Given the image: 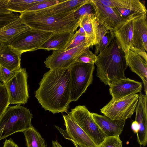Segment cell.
<instances>
[{
  "instance_id": "cell-31",
  "label": "cell",
  "mask_w": 147,
  "mask_h": 147,
  "mask_svg": "<svg viewBox=\"0 0 147 147\" xmlns=\"http://www.w3.org/2000/svg\"><path fill=\"white\" fill-rule=\"evenodd\" d=\"M87 48L80 55L76 62L83 63L94 65L97 60V55L93 53L89 49Z\"/></svg>"
},
{
  "instance_id": "cell-36",
  "label": "cell",
  "mask_w": 147,
  "mask_h": 147,
  "mask_svg": "<svg viewBox=\"0 0 147 147\" xmlns=\"http://www.w3.org/2000/svg\"><path fill=\"white\" fill-rule=\"evenodd\" d=\"M17 72L11 71L1 66V76L0 77V81L3 84H5L14 76Z\"/></svg>"
},
{
  "instance_id": "cell-40",
  "label": "cell",
  "mask_w": 147,
  "mask_h": 147,
  "mask_svg": "<svg viewBox=\"0 0 147 147\" xmlns=\"http://www.w3.org/2000/svg\"><path fill=\"white\" fill-rule=\"evenodd\" d=\"M131 127L134 132L137 134L139 130V127L138 123L136 121H134L132 122Z\"/></svg>"
},
{
  "instance_id": "cell-30",
  "label": "cell",
  "mask_w": 147,
  "mask_h": 147,
  "mask_svg": "<svg viewBox=\"0 0 147 147\" xmlns=\"http://www.w3.org/2000/svg\"><path fill=\"white\" fill-rule=\"evenodd\" d=\"M86 15H95L94 9L92 2L86 4L79 7L75 12L74 16L76 20L80 21L82 17Z\"/></svg>"
},
{
  "instance_id": "cell-16",
  "label": "cell",
  "mask_w": 147,
  "mask_h": 147,
  "mask_svg": "<svg viewBox=\"0 0 147 147\" xmlns=\"http://www.w3.org/2000/svg\"><path fill=\"white\" fill-rule=\"evenodd\" d=\"M127 66L142 79L144 91L147 93V63L138 54L129 49L125 53Z\"/></svg>"
},
{
  "instance_id": "cell-4",
  "label": "cell",
  "mask_w": 147,
  "mask_h": 147,
  "mask_svg": "<svg viewBox=\"0 0 147 147\" xmlns=\"http://www.w3.org/2000/svg\"><path fill=\"white\" fill-rule=\"evenodd\" d=\"M32 116L29 109L20 105L8 106L0 118V140L29 128Z\"/></svg>"
},
{
  "instance_id": "cell-5",
  "label": "cell",
  "mask_w": 147,
  "mask_h": 147,
  "mask_svg": "<svg viewBox=\"0 0 147 147\" xmlns=\"http://www.w3.org/2000/svg\"><path fill=\"white\" fill-rule=\"evenodd\" d=\"M71 75V102L78 100L92 83L94 65L76 62L70 67Z\"/></svg>"
},
{
  "instance_id": "cell-24",
  "label": "cell",
  "mask_w": 147,
  "mask_h": 147,
  "mask_svg": "<svg viewBox=\"0 0 147 147\" xmlns=\"http://www.w3.org/2000/svg\"><path fill=\"white\" fill-rule=\"evenodd\" d=\"M95 54L98 55L110 45L115 38L113 31L97 22L96 29Z\"/></svg>"
},
{
  "instance_id": "cell-7",
  "label": "cell",
  "mask_w": 147,
  "mask_h": 147,
  "mask_svg": "<svg viewBox=\"0 0 147 147\" xmlns=\"http://www.w3.org/2000/svg\"><path fill=\"white\" fill-rule=\"evenodd\" d=\"M139 94H136L118 100H111L100 109L105 116L113 120L130 118L135 112Z\"/></svg>"
},
{
  "instance_id": "cell-38",
  "label": "cell",
  "mask_w": 147,
  "mask_h": 147,
  "mask_svg": "<svg viewBox=\"0 0 147 147\" xmlns=\"http://www.w3.org/2000/svg\"><path fill=\"white\" fill-rule=\"evenodd\" d=\"M129 49L140 55L147 63V53L144 48L137 49L131 47Z\"/></svg>"
},
{
  "instance_id": "cell-33",
  "label": "cell",
  "mask_w": 147,
  "mask_h": 147,
  "mask_svg": "<svg viewBox=\"0 0 147 147\" xmlns=\"http://www.w3.org/2000/svg\"><path fill=\"white\" fill-rule=\"evenodd\" d=\"M99 147H122L119 136L107 137Z\"/></svg>"
},
{
  "instance_id": "cell-39",
  "label": "cell",
  "mask_w": 147,
  "mask_h": 147,
  "mask_svg": "<svg viewBox=\"0 0 147 147\" xmlns=\"http://www.w3.org/2000/svg\"><path fill=\"white\" fill-rule=\"evenodd\" d=\"M3 147H18V146L12 138H10L9 140H5L3 142Z\"/></svg>"
},
{
  "instance_id": "cell-37",
  "label": "cell",
  "mask_w": 147,
  "mask_h": 147,
  "mask_svg": "<svg viewBox=\"0 0 147 147\" xmlns=\"http://www.w3.org/2000/svg\"><path fill=\"white\" fill-rule=\"evenodd\" d=\"M9 0H0V13H9L12 12L7 9Z\"/></svg>"
},
{
  "instance_id": "cell-3",
  "label": "cell",
  "mask_w": 147,
  "mask_h": 147,
  "mask_svg": "<svg viewBox=\"0 0 147 147\" xmlns=\"http://www.w3.org/2000/svg\"><path fill=\"white\" fill-rule=\"evenodd\" d=\"M76 11L53 15L26 11L20 13L19 17L24 24L31 29L53 33L74 32L80 24V21L74 17Z\"/></svg>"
},
{
  "instance_id": "cell-18",
  "label": "cell",
  "mask_w": 147,
  "mask_h": 147,
  "mask_svg": "<svg viewBox=\"0 0 147 147\" xmlns=\"http://www.w3.org/2000/svg\"><path fill=\"white\" fill-rule=\"evenodd\" d=\"M131 47L137 49L144 48L147 51V14L136 18L133 20Z\"/></svg>"
},
{
  "instance_id": "cell-20",
  "label": "cell",
  "mask_w": 147,
  "mask_h": 147,
  "mask_svg": "<svg viewBox=\"0 0 147 147\" xmlns=\"http://www.w3.org/2000/svg\"><path fill=\"white\" fill-rule=\"evenodd\" d=\"M91 2V0H66L52 6L33 12L49 15L63 14L76 10L82 5Z\"/></svg>"
},
{
  "instance_id": "cell-8",
  "label": "cell",
  "mask_w": 147,
  "mask_h": 147,
  "mask_svg": "<svg viewBox=\"0 0 147 147\" xmlns=\"http://www.w3.org/2000/svg\"><path fill=\"white\" fill-rule=\"evenodd\" d=\"M53 33L31 28L19 35L9 46L21 55L25 52L39 49Z\"/></svg>"
},
{
  "instance_id": "cell-14",
  "label": "cell",
  "mask_w": 147,
  "mask_h": 147,
  "mask_svg": "<svg viewBox=\"0 0 147 147\" xmlns=\"http://www.w3.org/2000/svg\"><path fill=\"white\" fill-rule=\"evenodd\" d=\"M147 93L139 94L138 100L136 109L135 121L138 123L139 130L136 134L138 143L145 146L147 143Z\"/></svg>"
},
{
  "instance_id": "cell-32",
  "label": "cell",
  "mask_w": 147,
  "mask_h": 147,
  "mask_svg": "<svg viewBox=\"0 0 147 147\" xmlns=\"http://www.w3.org/2000/svg\"><path fill=\"white\" fill-rule=\"evenodd\" d=\"M65 0H44L43 1L29 8L25 12L35 11L44 9L62 3Z\"/></svg>"
},
{
  "instance_id": "cell-19",
  "label": "cell",
  "mask_w": 147,
  "mask_h": 147,
  "mask_svg": "<svg viewBox=\"0 0 147 147\" xmlns=\"http://www.w3.org/2000/svg\"><path fill=\"white\" fill-rule=\"evenodd\" d=\"M137 18H129L113 31L115 38L125 53L131 46L133 20Z\"/></svg>"
},
{
  "instance_id": "cell-43",
  "label": "cell",
  "mask_w": 147,
  "mask_h": 147,
  "mask_svg": "<svg viewBox=\"0 0 147 147\" xmlns=\"http://www.w3.org/2000/svg\"><path fill=\"white\" fill-rule=\"evenodd\" d=\"M74 144L75 146V147H80L79 146L77 145V144Z\"/></svg>"
},
{
  "instance_id": "cell-35",
  "label": "cell",
  "mask_w": 147,
  "mask_h": 147,
  "mask_svg": "<svg viewBox=\"0 0 147 147\" xmlns=\"http://www.w3.org/2000/svg\"><path fill=\"white\" fill-rule=\"evenodd\" d=\"M106 6L113 8H120L123 6L125 0H96Z\"/></svg>"
},
{
  "instance_id": "cell-1",
  "label": "cell",
  "mask_w": 147,
  "mask_h": 147,
  "mask_svg": "<svg viewBox=\"0 0 147 147\" xmlns=\"http://www.w3.org/2000/svg\"><path fill=\"white\" fill-rule=\"evenodd\" d=\"M35 96L45 110L53 113H67L71 91L70 67L50 69L40 82Z\"/></svg>"
},
{
  "instance_id": "cell-13",
  "label": "cell",
  "mask_w": 147,
  "mask_h": 147,
  "mask_svg": "<svg viewBox=\"0 0 147 147\" xmlns=\"http://www.w3.org/2000/svg\"><path fill=\"white\" fill-rule=\"evenodd\" d=\"M109 86L112 99L118 100L141 92L142 84V82L126 78L115 81Z\"/></svg>"
},
{
  "instance_id": "cell-41",
  "label": "cell",
  "mask_w": 147,
  "mask_h": 147,
  "mask_svg": "<svg viewBox=\"0 0 147 147\" xmlns=\"http://www.w3.org/2000/svg\"><path fill=\"white\" fill-rule=\"evenodd\" d=\"M52 147H63L60 143L57 140L53 141Z\"/></svg>"
},
{
  "instance_id": "cell-17",
  "label": "cell",
  "mask_w": 147,
  "mask_h": 147,
  "mask_svg": "<svg viewBox=\"0 0 147 147\" xmlns=\"http://www.w3.org/2000/svg\"><path fill=\"white\" fill-rule=\"evenodd\" d=\"M30 29L19 17L0 28V42L3 45H9L19 35Z\"/></svg>"
},
{
  "instance_id": "cell-10",
  "label": "cell",
  "mask_w": 147,
  "mask_h": 147,
  "mask_svg": "<svg viewBox=\"0 0 147 147\" xmlns=\"http://www.w3.org/2000/svg\"><path fill=\"white\" fill-rule=\"evenodd\" d=\"M28 74L26 69L21 68L5 84L10 104H24L29 96L27 84Z\"/></svg>"
},
{
  "instance_id": "cell-2",
  "label": "cell",
  "mask_w": 147,
  "mask_h": 147,
  "mask_svg": "<svg viewBox=\"0 0 147 147\" xmlns=\"http://www.w3.org/2000/svg\"><path fill=\"white\" fill-rule=\"evenodd\" d=\"M95 63L96 76L105 85L126 78L124 73L127 65L125 53L115 38L107 48L97 56Z\"/></svg>"
},
{
  "instance_id": "cell-21",
  "label": "cell",
  "mask_w": 147,
  "mask_h": 147,
  "mask_svg": "<svg viewBox=\"0 0 147 147\" xmlns=\"http://www.w3.org/2000/svg\"><path fill=\"white\" fill-rule=\"evenodd\" d=\"M74 34V32L69 31L54 33L39 49L64 51Z\"/></svg>"
},
{
  "instance_id": "cell-26",
  "label": "cell",
  "mask_w": 147,
  "mask_h": 147,
  "mask_svg": "<svg viewBox=\"0 0 147 147\" xmlns=\"http://www.w3.org/2000/svg\"><path fill=\"white\" fill-rule=\"evenodd\" d=\"M44 0H9L7 9L12 12L20 13L26 11L33 6L43 1Z\"/></svg>"
},
{
  "instance_id": "cell-23",
  "label": "cell",
  "mask_w": 147,
  "mask_h": 147,
  "mask_svg": "<svg viewBox=\"0 0 147 147\" xmlns=\"http://www.w3.org/2000/svg\"><path fill=\"white\" fill-rule=\"evenodd\" d=\"M113 9L120 16L127 19L147 14L145 5L139 0H125L122 7Z\"/></svg>"
},
{
  "instance_id": "cell-22",
  "label": "cell",
  "mask_w": 147,
  "mask_h": 147,
  "mask_svg": "<svg viewBox=\"0 0 147 147\" xmlns=\"http://www.w3.org/2000/svg\"><path fill=\"white\" fill-rule=\"evenodd\" d=\"M21 55L9 45H3L0 51V64L11 71L17 72L21 68Z\"/></svg>"
},
{
  "instance_id": "cell-25",
  "label": "cell",
  "mask_w": 147,
  "mask_h": 147,
  "mask_svg": "<svg viewBox=\"0 0 147 147\" xmlns=\"http://www.w3.org/2000/svg\"><path fill=\"white\" fill-rule=\"evenodd\" d=\"M23 132L27 147H47L44 139L33 126Z\"/></svg>"
},
{
  "instance_id": "cell-27",
  "label": "cell",
  "mask_w": 147,
  "mask_h": 147,
  "mask_svg": "<svg viewBox=\"0 0 147 147\" xmlns=\"http://www.w3.org/2000/svg\"><path fill=\"white\" fill-rule=\"evenodd\" d=\"M94 15L84 16L80 20L79 26L84 30L86 36L87 38L95 37L97 22Z\"/></svg>"
},
{
  "instance_id": "cell-12",
  "label": "cell",
  "mask_w": 147,
  "mask_h": 147,
  "mask_svg": "<svg viewBox=\"0 0 147 147\" xmlns=\"http://www.w3.org/2000/svg\"><path fill=\"white\" fill-rule=\"evenodd\" d=\"M95 11V19L97 23L113 31L128 19L120 16L114 9L96 0H91Z\"/></svg>"
},
{
  "instance_id": "cell-9",
  "label": "cell",
  "mask_w": 147,
  "mask_h": 147,
  "mask_svg": "<svg viewBox=\"0 0 147 147\" xmlns=\"http://www.w3.org/2000/svg\"><path fill=\"white\" fill-rule=\"evenodd\" d=\"M96 41L91 40L79 46L66 51L53 50L52 54L44 61L46 67L50 69H61L70 67L87 48L95 46Z\"/></svg>"
},
{
  "instance_id": "cell-15",
  "label": "cell",
  "mask_w": 147,
  "mask_h": 147,
  "mask_svg": "<svg viewBox=\"0 0 147 147\" xmlns=\"http://www.w3.org/2000/svg\"><path fill=\"white\" fill-rule=\"evenodd\" d=\"M90 114L106 137L119 136L123 130L126 120H113L97 113L90 112Z\"/></svg>"
},
{
  "instance_id": "cell-42",
  "label": "cell",
  "mask_w": 147,
  "mask_h": 147,
  "mask_svg": "<svg viewBox=\"0 0 147 147\" xmlns=\"http://www.w3.org/2000/svg\"><path fill=\"white\" fill-rule=\"evenodd\" d=\"M3 46V45L0 42V51H1V50L2 47ZM1 76V66L0 64V77Z\"/></svg>"
},
{
  "instance_id": "cell-28",
  "label": "cell",
  "mask_w": 147,
  "mask_h": 147,
  "mask_svg": "<svg viewBox=\"0 0 147 147\" xmlns=\"http://www.w3.org/2000/svg\"><path fill=\"white\" fill-rule=\"evenodd\" d=\"M91 40H94L96 41L95 37L87 38L85 35L80 33L77 31L74 34L71 40L64 51L77 47Z\"/></svg>"
},
{
  "instance_id": "cell-34",
  "label": "cell",
  "mask_w": 147,
  "mask_h": 147,
  "mask_svg": "<svg viewBox=\"0 0 147 147\" xmlns=\"http://www.w3.org/2000/svg\"><path fill=\"white\" fill-rule=\"evenodd\" d=\"M19 18V16L13 12L9 13H0V28Z\"/></svg>"
},
{
  "instance_id": "cell-29",
  "label": "cell",
  "mask_w": 147,
  "mask_h": 147,
  "mask_svg": "<svg viewBox=\"0 0 147 147\" xmlns=\"http://www.w3.org/2000/svg\"><path fill=\"white\" fill-rule=\"evenodd\" d=\"M10 103L7 91L4 85L0 82V118L4 113Z\"/></svg>"
},
{
  "instance_id": "cell-6",
  "label": "cell",
  "mask_w": 147,
  "mask_h": 147,
  "mask_svg": "<svg viewBox=\"0 0 147 147\" xmlns=\"http://www.w3.org/2000/svg\"><path fill=\"white\" fill-rule=\"evenodd\" d=\"M67 114L99 147L107 137L95 122L86 107L76 106Z\"/></svg>"
},
{
  "instance_id": "cell-11",
  "label": "cell",
  "mask_w": 147,
  "mask_h": 147,
  "mask_svg": "<svg viewBox=\"0 0 147 147\" xmlns=\"http://www.w3.org/2000/svg\"><path fill=\"white\" fill-rule=\"evenodd\" d=\"M66 130L55 125L64 137L80 147H98L68 114L63 115Z\"/></svg>"
}]
</instances>
